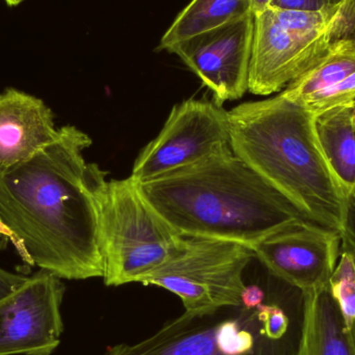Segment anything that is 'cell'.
I'll list each match as a JSON object with an SVG mask.
<instances>
[{
  "label": "cell",
  "instance_id": "cell-1",
  "mask_svg": "<svg viewBox=\"0 0 355 355\" xmlns=\"http://www.w3.org/2000/svg\"><path fill=\"white\" fill-rule=\"evenodd\" d=\"M92 139L75 126L0 175V223L31 266L60 279L103 277L96 185L103 171L83 152Z\"/></svg>",
  "mask_w": 355,
  "mask_h": 355
},
{
  "label": "cell",
  "instance_id": "cell-2",
  "mask_svg": "<svg viewBox=\"0 0 355 355\" xmlns=\"http://www.w3.org/2000/svg\"><path fill=\"white\" fill-rule=\"evenodd\" d=\"M139 188L182 235L237 242L252 250L281 227L306 219L231 146Z\"/></svg>",
  "mask_w": 355,
  "mask_h": 355
},
{
  "label": "cell",
  "instance_id": "cell-3",
  "mask_svg": "<svg viewBox=\"0 0 355 355\" xmlns=\"http://www.w3.org/2000/svg\"><path fill=\"white\" fill-rule=\"evenodd\" d=\"M230 146L304 218L341 232L347 192L319 143L316 116L283 94L229 112Z\"/></svg>",
  "mask_w": 355,
  "mask_h": 355
},
{
  "label": "cell",
  "instance_id": "cell-4",
  "mask_svg": "<svg viewBox=\"0 0 355 355\" xmlns=\"http://www.w3.org/2000/svg\"><path fill=\"white\" fill-rule=\"evenodd\" d=\"M96 185L98 230L106 286L141 283L176 257L186 236L166 223L129 177Z\"/></svg>",
  "mask_w": 355,
  "mask_h": 355
},
{
  "label": "cell",
  "instance_id": "cell-5",
  "mask_svg": "<svg viewBox=\"0 0 355 355\" xmlns=\"http://www.w3.org/2000/svg\"><path fill=\"white\" fill-rule=\"evenodd\" d=\"M254 257L252 248L237 242L186 236L181 252L141 284L172 292L185 312L212 314L242 306L243 273Z\"/></svg>",
  "mask_w": 355,
  "mask_h": 355
},
{
  "label": "cell",
  "instance_id": "cell-6",
  "mask_svg": "<svg viewBox=\"0 0 355 355\" xmlns=\"http://www.w3.org/2000/svg\"><path fill=\"white\" fill-rule=\"evenodd\" d=\"M229 146V112L214 101L191 98L173 107L159 135L141 150L130 177L145 183Z\"/></svg>",
  "mask_w": 355,
  "mask_h": 355
},
{
  "label": "cell",
  "instance_id": "cell-7",
  "mask_svg": "<svg viewBox=\"0 0 355 355\" xmlns=\"http://www.w3.org/2000/svg\"><path fill=\"white\" fill-rule=\"evenodd\" d=\"M64 292L62 279L41 269L0 300V355L53 354L64 331Z\"/></svg>",
  "mask_w": 355,
  "mask_h": 355
},
{
  "label": "cell",
  "instance_id": "cell-8",
  "mask_svg": "<svg viewBox=\"0 0 355 355\" xmlns=\"http://www.w3.org/2000/svg\"><path fill=\"white\" fill-rule=\"evenodd\" d=\"M254 31V15L250 14L194 35L168 51L177 54L212 92L213 101L223 106L248 91Z\"/></svg>",
  "mask_w": 355,
  "mask_h": 355
},
{
  "label": "cell",
  "instance_id": "cell-9",
  "mask_svg": "<svg viewBox=\"0 0 355 355\" xmlns=\"http://www.w3.org/2000/svg\"><path fill=\"white\" fill-rule=\"evenodd\" d=\"M252 250L271 275L304 293L329 284L341 254V234L300 219L267 236Z\"/></svg>",
  "mask_w": 355,
  "mask_h": 355
},
{
  "label": "cell",
  "instance_id": "cell-10",
  "mask_svg": "<svg viewBox=\"0 0 355 355\" xmlns=\"http://www.w3.org/2000/svg\"><path fill=\"white\" fill-rule=\"evenodd\" d=\"M331 43L329 35L310 39L290 33L271 8L254 15L248 91L260 96L283 91L318 62Z\"/></svg>",
  "mask_w": 355,
  "mask_h": 355
},
{
  "label": "cell",
  "instance_id": "cell-11",
  "mask_svg": "<svg viewBox=\"0 0 355 355\" xmlns=\"http://www.w3.org/2000/svg\"><path fill=\"white\" fill-rule=\"evenodd\" d=\"M58 131L43 100L14 87L0 93V175L40 153Z\"/></svg>",
  "mask_w": 355,
  "mask_h": 355
},
{
  "label": "cell",
  "instance_id": "cell-12",
  "mask_svg": "<svg viewBox=\"0 0 355 355\" xmlns=\"http://www.w3.org/2000/svg\"><path fill=\"white\" fill-rule=\"evenodd\" d=\"M229 309L206 315L185 312L151 337L132 345L114 346L106 355H223L217 346L216 331Z\"/></svg>",
  "mask_w": 355,
  "mask_h": 355
},
{
  "label": "cell",
  "instance_id": "cell-13",
  "mask_svg": "<svg viewBox=\"0 0 355 355\" xmlns=\"http://www.w3.org/2000/svg\"><path fill=\"white\" fill-rule=\"evenodd\" d=\"M295 355H355V324L346 327L329 284L304 293V320Z\"/></svg>",
  "mask_w": 355,
  "mask_h": 355
},
{
  "label": "cell",
  "instance_id": "cell-14",
  "mask_svg": "<svg viewBox=\"0 0 355 355\" xmlns=\"http://www.w3.org/2000/svg\"><path fill=\"white\" fill-rule=\"evenodd\" d=\"M354 72L355 42L338 40L329 45L318 62L292 81L282 94L317 116L329 94Z\"/></svg>",
  "mask_w": 355,
  "mask_h": 355
},
{
  "label": "cell",
  "instance_id": "cell-15",
  "mask_svg": "<svg viewBox=\"0 0 355 355\" xmlns=\"http://www.w3.org/2000/svg\"><path fill=\"white\" fill-rule=\"evenodd\" d=\"M250 14H254L250 0H191L162 35L158 49L168 51L194 35Z\"/></svg>",
  "mask_w": 355,
  "mask_h": 355
},
{
  "label": "cell",
  "instance_id": "cell-16",
  "mask_svg": "<svg viewBox=\"0 0 355 355\" xmlns=\"http://www.w3.org/2000/svg\"><path fill=\"white\" fill-rule=\"evenodd\" d=\"M354 108L338 107L316 116L319 143L346 192L355 189Z\"/></svg>",
  "mask_w": 355,
  "mask_h": 355
},
{
  "label": "cell",
  "instance_id": "cell-17",
  "mask_svg": "<svg viewBox=\"0 0 355 355\" xmlns=\"http://www.w3.org/2000/svg\"><path fill=\"white\" fill-rule=\"evenodd\" d=\"M271 8V6H270ZM339 6L321 10H285L271 8L282 26L300 37L317 39L331 35V27Z\"/></svg>",
  "mask_w": 355,
  "mask_h": 355
},
{
  "label": "cell",
  "instance_id": "cell-18",
  "mask_svg": "<svg viewBox=\"0 0 355 355\" xmlns=\"http://www.w3.org/2000/svg\"><path fill=\"white\" fill-rule=\"evenodd\" d=\"M339 264L329 282V292L337 302L346 327L355 324V268L347 252H341Z\"/></svg>",
  "mask_w": 355,
  "mask_h": 355
},
{
  "label": "cell",
  "instance_id": "cell-19",
  "mask_svg": "<svg viewBox=\"0 0 355 355\" xmlns=\"http://www.w3.org/2000/svg\"><path fill=\"white\" fill-rule=\"evenodd\" d=\"M331 42L348 39L355 42V0H342L331 27Z\"/></svg>",
  "mask_w": 355,
  "mask_h": 355
},
{
  "label": "cell",
  "instance_id": "cell-20",
  "mask_svg": "<svg viewBox=\"0 0 355 355\" xmlns=\"http://www.w3.org/2000/svg\"><path fill=\"white\" fill-rule=\"evenodd\" d=\"M341 234V252H347L355 268V189L347 192V212Z\"/></svg>",
  "mask_w": 355,
  "mask_h": 355
},
{
  "label": "cell",
  "instance_id": "cell-21",
  "mask_svg": "<svg viewBox=\"0 0 355 355\" xmlns=\"http://www.w3.org/2000/svg\"><path fill=\"white\" fill-rule=\"evenodd\" d=\"M342 0H272L271 8L285 10H321L339 6Z\"/></svg>",
  "mask_w": 355,
  "mask_h": 355
},
{
  "label": "cell",
  "instance_id": "cell-22",
  "mask_svg": "<svg viewBox=\"0 0 355 355\" xmlns=\"http://www.w3.org/2000/svg\"><path fill=\"white\" fill-rule=\"evenodd\" d=\"M27 279L28 277L10 272L0 267V300L18 290Z\"/></svg>",
  "mask_w": 355,
  "mask_h": 355
},
{
  "label": "cell",
  "instance_id": "cell-23",
  "mask_svg": "<svg viewBox=\"0 0 355 355\" xmlns=\"http://www.w3.org/2000/svg\"><path fill=\"white\" fill-rule=\"evenodd\" d=\"M266 300V294L257 285L245 286L241 294L242 306L246 310H254Z\"/></svg>",
  "mask_w": 355,
  "mask_h": 355
},
{
  "label": "cell",
  "instance_id": "cell-24",
  "mask_svg": "<svg viewBox=\"0 0 355 355\" xmlns=\"http://www.w3.org/2000/svg\"><path fill=\"white\" fill-rule=\"evenodd\" d=\"M271 1H272V0H250L254 15L264 12L267 8H270Z\"/></svg>",
  "mask_w": 355,
  "mask_h": 355
},
{
  "label": "cell",
  "instance_id": "cell-25",
  "mask_svg": "<svg viewBox=\"0 0 355 355\" xmlns=\"http://www.w3.org/2000/svg\"><path fill=\"white\" fill-rule=\"evenodd\" d=\"M0 237H1L2 239L6 240V241H12V235H10L8 230L6 229L1 223H0Z\"/></svg>",
  "mask_w": 355,
  "mask_h": 355
},
{
  "label": "cell",
  "instance_id": "cell-26",
  "mask_svg": "<svg viewBox=\"0 0 355 355\" xmlns=\"http://www.w3.org/2000/svg\"><path fill=\"white\" fill-rule=\"evenodd\" d=\"M22 1H24V0H4V2L10 6H19Z\"/></svg>",
  "mask_w": 355,
  "mask_h": 355
},
{
  "label": "cell",
  "instance_id": "cell-27",
  "mask_svg": "<svg viewBox=\"0 0 355 355\" xmlns=\"http://www.w3.org/2000/svg\"><path fill=\"white\" fill-rule=\"evenodd\" d=\"M354 122H355V106H354Z\"/></svg>",
  "mask_w": 355,
  "mask_h": 355
}]
</instances>
